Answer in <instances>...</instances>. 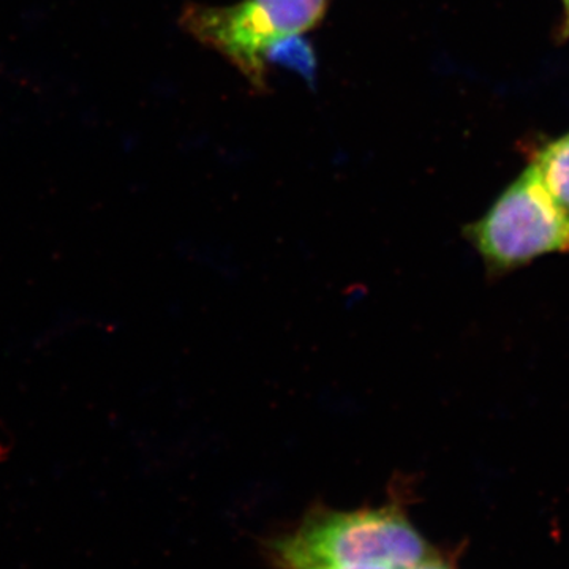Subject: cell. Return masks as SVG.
I'll return each instance as SVG.
<instances>
[{
	"label": "cell",
	"mask_w": 569,
	"mask_h": 569,
	"mask_svg": "<svg viewBox=\"0 0 569 569\" xmlns=\"http://www.w3.org/2000/svg\"><path fill=\"white\" fill-rule=\"evenodd\" d=\"M284 569L310 563H378L408 569L430 559V549L402 507L356 511L318 509L276 545Z\"/></svg>",
	"instance_id": "cell-1"
},
{
	"label": "cell",
	"mask_w": 569,
	"mask_h": 569,
	"mask_svg": "<svg viewBox=\"0 0 569 569\" xmlns=\"http://www.w3.org/2000/svg\"><path fill=\"white\" fill-rule=\"evenodd\" d=\"M329 0H241L227 7L187 3L179 26L219 52L254 91L268 89L266 56L288 37L302 36L323 20Z\"/></svg>",
	"instance_id": "cell-2"
},
{
	"label": "cell",
	"mask_w": 569,
	"mask_h": 569,
	"mask_svg": "<svg viewBox=\"0 0 569 569\" xmlns=\"http://www.w3.org/2000/svg\"><path fill=\"white\" fill-rule=\"evenodd\" d=\"M466 238L490 274H507L545 254L569 253V212L529 164L481 219L468 224Z\"/></svg>",
	"instance_id": "cell-3"
},
{
	"label": "cell",
	"mask_w": 569,
	"mask_h": 569,
	"mask_svg": "<svg viewBox=\"0 0 569 569\" xmlns=\"http://www.w3.org/2000/svg\"><path fill=\"white\" fill-rule=\"evenodd\" d=\"M530 164L553 200L569 212V133L542 146Z\"/></svg>",
	"instance_id": "cell-4"
},
{
	"label": "cell",
	"mask_w": 569,
	"mask_h": 569,
	"mask_svg": "<svg viewBox=\"0 0 569 569\" xmlns=\"http://www.w3.org/2000/svg\"><path fill=\"white\" fill-rule=\"evenodd\" d=\"M266 63H280L298 71L307 81L316 80L317 59L312 47L301 36L288 37L269 50Z\"/></svg>",
	"instance_id": "cell-5"
},
{
	"label": "cell",
	"mask_w": 569,
	"mask_h": 569,
	"mask_svg": "<svg viewBox=\"0 0 569 569\" xmlns=\"http://www.w3.org/2000/svg\"><path fill=\"white\" fill-rule=\"evenodd\" d=\"M291 569H395L378 563H310L299 565Z\"/></svg>",
	"instance_id": "cell-6"
},
{
	"label": "cell",
	"mask_w": 569,
	"mask_h": 569,
	"mask_svg": "<svg viewBox=\"0 0 569 569\" xmlns=\"http://www.w3.org/2000/svg\"><path fill=\"white\" fill-rule=\"evenodd\" d=\"M408 569H451V568H448L447 565L443 563V561L432 559V557H430V559L421 561V563L415 565V567H411Z\"/></svg>",
	"instance_id": "cell-7"
},
{
	"label": "cell",
	"mask_w": 569,
	"mask_h": 569,
	"mask_svg": "<svg viewBox=\"0 0 569 569\" xmlns=\"http://www.w3.org/2000/svg\"><path fill=\"white\" fill-rule=\"evenodd\" d=\"M565 7V21L563 28H561V36L569 37V0H563Z\"/></svg>",
	"instance_id": "cell-8"
}]
</instances>
